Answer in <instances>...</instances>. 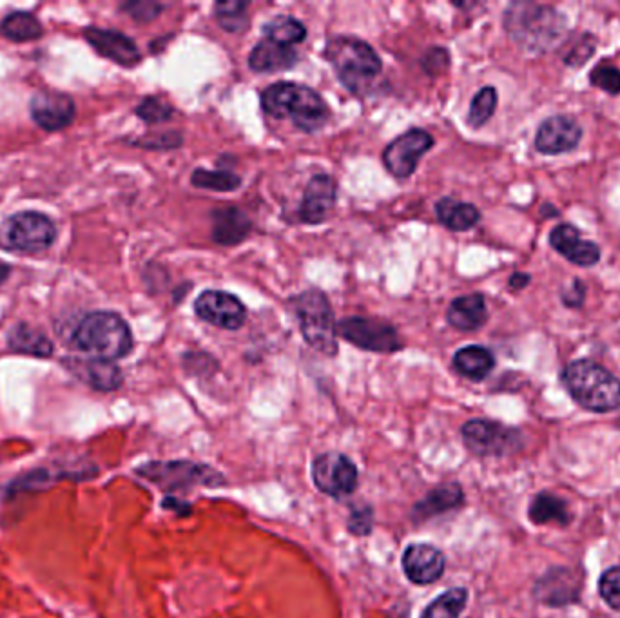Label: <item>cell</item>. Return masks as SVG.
<instances>
[{"label": "cell", "instance_id": "6da1fadb", "mask_svg": "<svg viewBox=\"0 0 620 618\" xmlns=\"http://www.w3.org/2000/svg\"><path fill=\"white\" fill-rule=\"evenodd\" d=\"M503 22L510 39L530 55H544L561 46L568 29L561 11L523 0L506 8Z\"/></svg>", "mask_w": 620, "mask_h": 618}, {"label": "cell", "instance_id": "7a4b0ae2", "mask_svg": "<svg viewBox=\"0 0 620 618\" xmlns=\"http://www.w3.org/2000/svg\"><path fill=\"white\" fill-rule=\"evenodd\" d=\"M68 345L91 358L117 361L135 347L133 332L126 319L113 310H91L69 329Z\"/></svg>", "mask_w": 620, "mask_h": 618}, {"label": "cell", "instance_id": "3957f363", "mask_svg": "<svg viewBox=\"0 0 620 618\" xmlns=\"http://www.w3.org/2000/svg\"><path fill=\"white\" fill-rule=\"evenodd\" d=\"M263 111L291 120L303 133H316L329 122L330 109L318 91L296 82H276L262 93Z\"/></svg>", "mask_w": 620, "mask_h": 618}, {"label": "cell", "instance_id": "277c9868", "mask_svg": "<svg viewBox=\"0 0 620 618\" xmlns=\"http://www.w3.org/2000/svg\"><path fill=\"white\" fill-rule=\"evenodd\" d=\"M323 57L336 69L341 84L354 95L367 93L383 69V62L376 49L365 40L349 35L330 39L323 51Z\"/></svg>", "mask_w": 620, "mask_h": 618}, {"label": "cell", "instance_id": "5b68a950", "mask_svg": "<svg viewBox=\"0 0 620 618\" xmlns=\"http://www.w3.org/2000/svg\"><path fill=\"white\" fill-rule=\"evenodd\" d=\"M562 383L570 396L591 412H611L620 406V381L590 359H577L564 368Z\"/></svg>", "mask_w": 620, "mask_h": 618}, {"label": "cell", "instance_id": "8992f818", "mask_svg": "<svg viewBox=\"0 0 620 618\" xmlns=\"http://www.w3.org/2000/svg\"><path fill=\"white\" fill-rule=\"evenodd\" d=\"M292 310L298 318L303 339L325 356L338 354V321L327 294L309 289L292 298Z\"/></svg>", "mask_w": 620, "mask_h": 618}, {"label": "cell", "instance_id": "52a82bcc", "mask_svg": "<svg viewBox=\"0 0 620 618\" xmlns=\"http://www.w3.org/2000/svg\"><path fill=\"white\" fill-rule=\"evenodd\" d=\"M57 225L39 211L13 214L0 225V247L19 254H39L57 242Z\"/></svg>", "mask_w": 620, "mask_h": 618}, {"label": "cell", "instance_id": "ba28073f", "mask_svg": "<svg viewBox=\"0 0 620 618\" xmlns=\"http://www.w3.org/2000/svg\"><path fill=\"white\" fill-rule=\"evenodd\" d=\"M136 474L165 492H189L196 486H220L222 475L205 464L191 461H155L140 466Z\"/></svg>", "mask_w": 620, "mask_h": 618}, {"label": "cell", "instance_id": "9c48e42d", "mask_svg": "<svg viewBox=\"0 0 620 618\" xmlns=\"http://www.w3.org/2000/svg\"><path fill=\"white\" fill-rule=\"evenodd\" d=\"M338 336L361 350L379 354H392L403 348L398 330L381 319L359 318V316L341 319L338 323Z\"/></svg>", "mask_w": 620, "mask_h": 618}, {"label": "cell", "instance_id": "30bf717a", "mask_svg": "<svg viewBox=\"0 0 620 618\" xmlns=\"http://www.w3.org/2000/svg\"><path fill=\"white\" fill-rule=\"evenodd\" d=\"M463 439L468 450L485 457L512 454L523 445V435L519 430L488 419L468 421L463 426Z\"/></svg>", "mask_w": 620, "mask_h": 618}, {"label": "cell", "instance_id": "8fae6325", "mask_svg": "<svg viewBox=\"0 0 620 618\" xmlns=\"http://www.w3.org/2000/svg\"><path fill=\"white\" fill-rule=\"evenodd\" d=\"M434 136L425 129H410L392 140L383 151V164L398 180H407L416 173L421 156L432 149Z\"/></svg>", "mask_w": 620, "mask_h": 618}, {"label": "cell", "instance_id": "7c38bea8", "mask_svg": "<svg viewBox=\"0 0 620 618\" xmlns=\"http://www.w3.org/2000/svg\"><path fill=\"white\" fill-rule=\"evenodd\" d=\"M312 481L330 497H349L358 486V468L347 455L321 454L312 463Z\"/></svg>", "mask_w": 620, "mask_h": 618}, {"label": "cell", "instance_id": "4fadbf2b", "mask_svg": "<svg viewBox=\"0 0 620 618\" xmlns=\"http://www.w3.org/2000/svg\"><path fill=\"white\" fill-rule=\"evenodd\" d=\"M30 115L40 129L57 133L75 122L77 106L68 93L57 89H40L31 97Z\"/></svg>", "mask_w": 620, "mask_h": 618}, {"label": "cell", "instance_id": "5bb4252c", "mask_svg": "<svg viewBox=\"0 0 620 618\" xmlns=\"http://www.w3.org/2000/svg\"><path fill=\"white\" fill-rule=\"evenodd\" d=\"M196 316L223 330L242 329L247 310L234 294L223 290H205L194 301Z\"/></svg>", "mask_w": 620, "mask_h": 618}, {"label": "cell", "instance_id": "9a60e30c", "mask_svg": "<svg viewBox=\"0 0 620 618\" xmlns=\"http://www.w3.org/2000/svg\"><path fill=\"white\" fill-rule=\"evenodd\" d=\"M82 35L100 57L107 58L122 68H135L142 62V53L135 40L118 29L89 26L82 31Z\"/></svg>", "mask_w": 620, "mask_h": 618}, {"label": "cell", "instance_id": "2e32d148", "mask_svg": "<svg viewBox=\"0 0 620 618\" xmlns=\"http://www.w3.org/2000/svg\"><path fill=\"white\" fill-rule=\"evenodd\" d=\"M62 365L73 376L97 392H115L124 383V374L115 361L98 358H64Z\"/></svg>", "mask_w": 620, "mask_h": 618}, {"label": "cell", "instance_id": "e0dca14e", "mask_svg": "<svg viewBox=\"0 0 620 618\" xmlns=\"http://www.w3.org/2000/svg\"><path fill=\"white\" fill-rule=\"evenodd\" d=\"M582 138V129L570 116H552L544 120L537 136L535 149L543 155H561L573 151Z\"/></svg>", "mask_w": 620, "mask_h": 618}, {"label": "cell", "instance_id": "ac0fdd59", "mask_svg": "<svg viewBox=\"0 0 620 618\" xmlns=\"http://www.w3.org/2000/svg\"><path fill=\"white\" fill-rule=\"evenodd\" d=\"M338 198L336 182L330 174H314L310 178L303 200H301L300 220L307 225H318L329 218L330 211Z\"/></svg>", "mask_w": 620, "mask_h": 618}, {"label": "cell", "instance_id": "d6986e66", "mask_svg": "<svg viewBox=\"0 0 620 618\" xmlns=\"http://www.w3.org/2000/svg\"><path fill=\"white\" fill-rule=\"evenodd\" d=\"M403 570L414 584H432L445 571V555L430 544H412L403 555Z\"/></svg>", "mask_w": 620, "mask_h": 618}, {"label": "cell", "instance_id": "ffe728a7", "mask_svg": "<svg viewBox=\"0 0 620 618\" xmlns=\"http://www.w3.org/2000/svg\"><path fill=\"white\" fill-rule=\"evenodd\" d=\"M550 243L555 251L579 267H593L601 260V249L595 243L582 240L579 231L568 223H562L553 229Z\"/></svg>", "mask_w": 620, "mask_h": 618}, {"label": "cell", "instance_id": "44dd1931", "mask_svg": "<svg viewBox=\"0 0 620 618\" xmlns=\"http://www.w3.org/2000/svg\"><path fill=\"white\" fill-rule=\"evenodd\" d=\"M579 580L564 568L548 571L535 586V597L546 606H566L579 599Z\"/></svg>", "mask_w": 620, "mask_h": 618}, {"label": "cell", "instance_id": "7402d4cb", "mask_svg": "<svg viewBox=\"0 0 620 618\" xmlns=\"http://www.w3.org/2000/svg\"><path fill=\"white\" fill-rule=\"evenodd\" d=\"M213 240L223 247H233L242 243L251 234L252 222L249 216L238 207L214 209Z\"/></svg>", "mask_w": 620, "mask_h": 618}, {"label": "cell", "instance_id": "603a6c76", "mask_svg": "<svg viewBox=\"0 0 620 618\" xmlns=\"http://www.w3.org/2000/svg\"><path fill=\"white\" fill-rule=\"evenodd\" d=\"M8 348L15 354L22 356H31V358H51L55 352V345L49 339L48 334H44V330L33 327L26 321L15 323L8 330Z\"/></svg>", "mask_w": 620, "mask_h": 618}, {"label": "cell", "instance_id": "cb8c5ba5", "mask_svg": "<svg viewBox=\"0 0 620 618\" xmlns=\"http://www.w3.org/2000/svg\"><path fill=\"white\" fill-rule=\"evenodd\" d=\"M298 62L296 49L281 46L269 39H263L254 46L249 55V68L256 73H276L291 69Z\"/></svg>", "mask_w": 620, "mask_h": 618}, {"label": "cell", "instance_id": "d4e9b609", "mask_svg": "<svg viewBox=\"0 0 620 618\" xmlns=\"http://www.w3.org/2000/svg\"><path fill=\"white\" fill-rule=\"evenodd\" d=\"M446 319L454 329L463 330V332L481 329L488 319L485 296L468 294V296L456 298L448 307Z\"/></svg>", "mask_w": 620, "mask_h": 618}, {"label": "cell", "instance_id": "484cf974", "mask_svg": "<svg viewBox=\"0 0 620 618\" xmlns=\"http://www.w3.org/2000/svg\"><path fill=\"white\" fill-rule=\"evenodd\" d=\"M436 214L439 223L454 232L470 231L481 220V213L475 205L454 198L439 200L436 203Z\"/></svg>", "mask_w": 620, "mask_h": 618}, {"label": "cell", "instance_id": "4316f807", "mask_svg": "<svg viewBox=\"0 0 620 618\" xmlns=\"http://www.w3.org/2000/svg\"><path fill=\"white\" fill-rule=\"evenodd\" d=\"M463 499H465V495H463V490L459 488V484H443L434 492L428 493L421 503L416 504L412 517L417 521H427L436 515L450 512L457 506H461Z\"/></svg>", "mask_w": 620, "mask_h": 618}, {"label": "cell", "instance_id": "83f0119b", "mask_svg": "<svg viewBox=\"0 0 620 618\" xmlns=\"http://www.w3.org/2000/svg\"><path fill=\"white\" fill-rule=\"evenodd\" d=\"M44 33L42 22L30 11H11L0 20V35L15 44L42 39Z\"/></svg>", "mask_w": 620, "mask_h": 618}, {"label": "cell", "instance_id": "f1b7e54d", "mask_svg": "<svg viewBox=\"0 0 620 618\" xmlns=\"http://www.w3.org/2000/svg\"><path fill=\"white\" fill-rule=\"evenodd\" d=\"M495 367L494 354L485 347L470 345L457 350L454 356V368L461 376L472 381H483Z\"/></svg>", "mask_w": 620, "mask_h": 618}, {"label": "cell", "instance_id": "f546056e", "mask_svg": "<svg viewBox=\"0 0 620 618\" xmlns=\"http://www.w3.org/2000/svg\"><path fill=\"white\" fill-rule=\"evenodd\" d=\"M263 33L272 42L281 44V46H289V48L307 39V28L303 26V22L289 15H278L269 20L263 26Z\"/></svg>", "mask_w": 620, "mask_h": 618}, {"label": "cell", "instance_id": "4dcf8cb0", "mask_svg": "<svg viewBox=\"0 0 620 618\" xmlns=\"http://www.w3.org/2000/svg\"><path fill=\"white\" fill-rule=\"evenodd\" d=\"M530 519L535 524H568L570 522V510L568 504L552 493H539L530 504Z\"/></svg>", "mask_w": 620, "mask_h": 618}, {"label": "cell", "instance_id": "1f68e13d", "mask_svg": "<svg viewBox=\"0 0 620 618\" xmlns=\"http://www.w3.org/2000/svg\"><path fill=\"white\" fill-rule=\"evenodd\" d=\"M249 2L222 0L214 4V17L227 33H243L249 28Z\"/></svg>", "mask_w": 620, "mask_h": 618}, {"label": "cell", "instance_id": "d6a6232c", "mask_svg": "<svg viewBox=\"0 0 620 618\" xmlns=\"http://www.w3.org/2000/svg\"><path fill=\"white\" fill-rule=\"evenodd\" d=\"M466 600L468 591L465 588L448 590L423 611L421 618H459L465 609Z\"/></svg>", "mask_w": 620, "mask_h": 618}, {"label": "cell", "instance_id": "836d02e7", "mask_svg": "<svg viewBox=\"0 0 620 618\" xmlns=\"http://www.w3.org/2000/svg\"><path fill=\"white\" fill-rule=\"evenodd\" d=\"M191 184L194 187L218 191V193H233L242 185V178L238 174L229 173V171L196 169L191 176Z\"/></svg>", "mask_w": 620, "mask_h": 618}, {"label": "cell", "instance_id": "e575fe53", "mask_svg": "<svg viewBox=\"0 0 620 618\" xmlns=\"http://www.w3.org/2000/svg\"><path fill=\"white\" fill-rule=\"evenodd\" d=\"M495 107H497V91H495V87H483L475 95L474 100H472V106H470V111H468V124L474 127V129L485 126L486 122L494 115Z\"/></svg>", "mask_w": 620, "mask_h": 618}, {"label": "cell", "instance_id": "d590c367", "mask_svg": "<svg viewBox=\"0 0 620 618\" xmlns=\"http://www.w3.org/2000/svg\"><path fill=\"white\" fill-rule=\"evenodd\" d=\"M135 113L140 120H144L149 126H155V124H162V122L171 120V116L175 113V107L171 106L169 102H165L164 98L146 97L136 106Z\"/></svg>", "mask_w": 620, "mask_h": 618}, {"label": "cell", "instance_id": "8d00e7d4", "mask_svg": "<svg viewBox=\"0 0 620 618\" xmlns=\"http://www.w3.org/2000/svg\"><path fill=\"white\" fill-rule=\"evenodd\" d=\"M164 10V4L153 2V0H129V2L120 4V11H124L138 24H147L151 20L158 19Z\"/></svg>", "mask_w": 620, "mask_h": 618}, {"label": "cell", "instance_id": "74e56055", "mask_svg": "<svg viewBox=\"0 0 620 618\" xmlns=\"http://www.w3.org/2000/svg\"><path fill=\"white\" fill-rule=\"evenodd\" d=\"M133 147H142V149H151V151H169L176 149L184 142V136L178 131H167V133H158V135H146L136 140H127Z\"/></svg>", "mask_w": 620, "mask_h": 618}, {"label": "cell", "instance_id": "f35d334b", "mask_svg": "<svg viewBox=\"0 0 620 618\" xmlns=\"http://www.w3.org/2000/svg\"><path fill=\"white\" fill-rule=\"evenodd\" d=\"M590 82L610 95L620 93V71L615 66H608V64L597 66L591 71Z\"/></svg>", "mask_w": 620, "mask_h": 618}, {"label": "cell", "instance_id": "ab89813d", "mask_svg": "<svg viewBox=\"0 0 620 618\" xmlns=\"http://www.w3.org/2000/svg\"><path fill=\"white\" fill-rule=\"evenodd\" d=\"M595 37H591L588 33H584L581 35L577 42L573 44L570 51L564 55V62L570 66V68H581L584 66L588 60H590L591 55L595 53Z\"/></svg>", "mask_w": 620, "mask_h": 618}, {"label": "cell", "instance_id": "60d3db41", "mask_svg": "<svg viewBox=\"0 0 620 618\" xmlns=\"http://www.w3.org/2000/svg\"><path fill=\"white\" fill-rule=\"evenodd\" d=\"M599 591L604 602L613 609H620V568L606 571L599 582Z\"/></svg>", "mask_w": 620, "mask_h": 618}, {"label": "cell", "instance_id": "b9f144b4", "mask_svg": "<svg viewBox=\"0 0 620 618\" xmlns=\"http://www.w3.org/2000/svg\"><path fill=\"white\" fill-rule=\"evenodd\" d=\"M421 66L430 77H439L450 66V55L445 48H430L425 57L421 58Z\"/></svg>", "mask_w": 620, "mask_h": 618}, {"label": "cell", "instance_id": "7bdbcfd3", "mask_svg": "<svg viewBox=\"0 0 620 618\" xmlns=\"http://www.w3.org/2000/svg\"><path fill=\"white\" fill-rule=\"evenodd\" d=\"M372 508L361 506L350 513L349 530L354 535H369L372 530Z\"/></svg>", "mask_w": 620, "mask_h": 618}, {"label": "cell", "instance_id": "ee69618b", "mask_svg": "<svg viewBox=\"0 0 620 618\" xmlns=\"http://www.w3.org/2000/svg\"><path fill=\"white\" fill-rule=\"evenodd\" d=\"M586 298V287L581 280L573 281L572 289H566L562 292L561 300L566 307L570 309H579Z\"/></svg>", "mask_w": 620, "mask_h": 618}, {"label": "cell", "instance_id": "f6af8a7d", "mask_svg": "<svg viewBox=\"0 0 620 618\" xmlns=\"http://www.w3.org/2000/svg\"><path fill=\"white\" fill-rule=\"evenodd\" d=\"M528 283H530V276L528 274H521V272H517V274L510 278V287L515 290L524 289Z\"/></svg>", "mask_w": 620, "mask_h": 618}, {"label": "cell", "instance_id": "bcb514c9", "mask_svg": "<svg viewBox=\"0 0 620 618\" xmlns=\"http://www.w3.org/2000/svg\"><path fill=\"white\" fill-rule=\"evenodd\" d=\"M11 276V267L10 265H6V263H2L0 265V287L6 283V281L10 280Z\"/></svg>", "mask_w": 620, "mask_h": 618}]
</instances>
